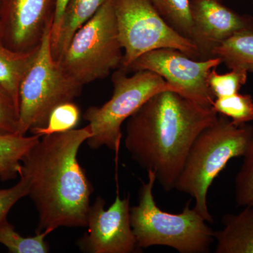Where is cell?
<instances>
[{
    "instance_id": "4",
    "label": "cell",
    "mask_w": 253,
    "mask_h": 253,
    "mask_svg": "<svg viewBox=\"0 0 253 253\" xmlns=\"http://www.w3.org/2000/svg\"><path fill=\"white\" fill-rule=\"evenodd\" d=\"M147 172L148 180L141 184L139 204L130 207L131 226L139 249L164 246L180 253L209 252L214 231L206 219L190 208V202L179 214L160 209L153 194L156 174Z\"/></svg>"
},
{
    "instance_id": "16",
    "label": "cell",
    "mask_w": 253,
    "mask_h": 253,
    "mask_svg": "<svg viewBox=\"0 0 253 253\" xmlns=\"http://www.w3.org/2000/svg\"><path fill=\"white\" fill-rule=\"evenodd\" d=\"M36 49L26 53L13 51L5 45L0 32V85L9 93L18 105L20 83Z\"/></svg>"
},
{
    "instance_id": "11",
    "label": "cell",
    "mask_w": 253,
    "mask_h": 253,
    "mask_svg": "<svg viewBox=\"0 0 253 253\" xmlns=\"http://www.w3.org/2000/svg\"><path fill=\"white\" fill-rule=\"evenodd\" d=\"M56 0H0V32L16 52L33 51L54 21Z\"/></svg>"
},
{
    "instance_id": "20",
    "label": "cell",
    "mask_w": 253,
    "mask_h": 253,
    "mask_svg": "<svg viewBox=\"0 0 253 253\" xmlns=\"http://www.w3.org/2000/svg\"><path fill=\"white\" fill-rule=\"evenodd\" d=\"M80 118L81 111L77 105L73 101L64 103L55 108L50 114L45 126L33 129L31 132L42 136L71 130L78 126Z\"/></svg>"
},
{
    "instance_id": "2",
    "label": "cell",
    "mask_w": 253,
    "mask_h": 253,
    "mask_svg": "<svg viewBox=\"0 0 253 253\" xmlns=\"http://www.w3.org/2000/svg\"><path fill=\"white\" fill-rule=\"evenodd\" d=\"M219 114L170 90L151 96L126 120L125 145L131 158L166 191L174 189L190 149Z\"/></svg>"
},
{
    "instance_id": "22",
    "label": "cell",
    "mask_w": 253,
    "mask_h": 253,
    "mask_svg": "<svg viewBox=\"0 0 253 253\" xmlns=\"http://www.w3.org/2000/svg\"><path fill=\"white\" fill-rule=\"evenodd\" d=\"M248 80V71L231 69L230 72L219 74L214 68L208 76V84L215 98L224 97L239 93Z\"/></svg>"
},
{
    "instance_id": "12",
    "label": "cell",
    "mask_w": 253,
    "mask_h": 253,
    "mask_svg": "<svg viewBox=\"0 0 253 253\" xmlns=\"http://www.w3.org/2000/svg\"><path fill=\"white\" fill-rule=\"evenodd\" d=\"M192 15L191 42L201 60L212 59L214 48L231 37L244 32L253 33V18L238 14L219 0H190Z\"/></svg>"
},
{
    "instance_id": "19",
    "label": "cell",
    "mask_w": 253,
    "mask_h": 253,
    "mask_svg": "<svg viewBox=\"0 0 253 253\" xmlns=\"http://www.w3.org/2000/svg\"><path fill=\"white\" fill-rule=\"evenodd\" d=\"M212 107L218 114L226 116L236 125L253 121V99L249 94L236 93L216 98Z\"/></svg>"
},
{
    "instance_id": "25",
    "label": "cell",
    "mask_w": 253,
    "mask_h": 253,
    "mask_svg": "<svg viewBox=\"0 0 253 253\" xmlns=\"http://www.w3.org/2000/svg\"><path fill=\"white\" fill-rule=\"evenodd\" d=\"M27 182L23 178L17 184L8 189H0V224L7 219L11 208L19 200L28 196Z\"/></svg>"
},
{
    "instance_id": "9",
    "label": "cell",
    "mask_w": 253,
    "mask_h": 253,
    "mask_svg": "<svg viewBox=\"0 0 253 253\" xmlns=\"http://www.w3.org/2000/svg\"><path fill=\"white\" fill-rule=\"evenodd\" d=\"M221 63L219 58L196 60L180 50L163 48L141 55L126 72L149 71L156 73L179 94L198 104L212 107L216 98L208 84V76Z\"/></svg>"
},
{
    "instance_id": "18",
    "label": "cell",
    "mask_w": 253,
    "mask_h": 253,
    "mask_svg": "<svg viewBox=\"0 0 253 253\" xmlns=\"http://www.w3.org/2000/svg\"><path fill=\"white\" fill-rule=\"evenodd\" d=\"M49 234V231H43L33 237H23L15 230L7 219L0 224V244L11 253H49V246L45 238Z\"/></svg>"
},
{
    "instance_id": "6",
    "label": "cell",
    "mask_w": 253,
    "mask_h": 253,
    "mask_svg": "<svg viewBox=\"0 0 253 253\" xmlns=\"http://www.w3.org/2000/svg\"><path fill=\"white\" fill-rule=\"evenodd\" d=\"M123 51L112 1L108 0L75 33L56 61L68 77L84 86L121 68Z\"/></svg>"
},
{
    "instance_id": "26",
    "label": "cell",
    "mask_w": 253,
    "mask_h": 253,
    "mask_svg": "<svg viewBox=\"0 0 253 253\" xmlns=\"http://www.w3.org/2000/svg\"><path fill=\"white\" fill-rule=\"evenodd\" d=\"M68 0H56V10L54 21L51 26V46L54 45L59 36L60 26H61V19Z\"/></svg>"
},
{
    "instance_id": "28",
    "label": "cell",
    "mask_w": 253,
    "mask_h": 253,
    "mask_svg": "<svg viewBox=\"0 0 253 253\" xmlns=\"http://www.w3.org/2000/svg\"><path fill=\"white\" fill-rule=\"evenodd\" d=\"M219 1H221V0H219Z\"/></svg>"
},
{
    "instance_id": "14",
    "label": "cell",
    "mask_w": 253,
    "mask_h": 253,
    "mask_svg": "<svg viewBox=\"0 0 253 253\" xmlns=\"http://www.w3.org/2000/svg\"><path fill=\"white\" fill-rule=\"evenodd\" d=\"M108 0H68L63 12L57 40L51 46L57 61L68 47L75 33L90 20Z\"/></svg>"
},
{
    "instance_id": "27",
    "label": "cell",
    "mask_w": 253,
    "mask_h": 253,
    "mask_svg": "<svg viewBox=\"0 0 253 253\" xmlns=\"http://www.w3.org/2000/svg\"><path fill=\"white\" fill-rule=\"evenodd\" d=\"M152 1L160 14L162 15L163 17L168 23L169 17V8L168 0H152Z\"/></svg>"
},
{
    "instance_id": "10",
    "label": "cell",
    "mask_w": 253,
    "mask_h": 253,
    "mask_svg": "<svg viewBox=\"0 0 253 253\" xmlns=\"http://www.w3.org/2000/svg\"><path fill=\"white\" fill-rule=\"evenodd\" d=\"M101 197L89 208L87 232L78 241L83 253H132L139 249L130 222V198L121 199L117 193L114 203L105 210Z\"/></svg>"
},
{
    "instance_id": "3",
    "label": "cell",
    "mask_w": 253,
    "mask_h": 253,
    "mask_svg": "<svg viewBox=\"0 0 253 253\" xmlns=\"http://www.w3.org/2000/svg\"><path fill=\"white\" fill-rule=\"evenodd\" d=\"M253 132V126L219 115L193 143L174 189L194 199V209L207 222H213L207 203L210 186L231 159L244 156Z\"/></svg>"
},
{
    "instance_id": "17",
    "label": "cell",
    "mask_w": 253,
    "mask_h": 253,
    "mask_svg": "<svg viewBox=\"0 0 253 253\" xmlns=\"http://www.w3.org/2000/svg\"><path fill=\"white\" fill-rule=\"evenodd\" d=\"M230 69L245 70L253 73V33L244 32L223 42L212 52Z\"/></svg>"
},
{
    "instance_id": "15",
    "label": "cell",
    "mask_w": 253,
    "mask_h": 253,
    "mask_svg": "<svg viewBox=\"0 0 253 253\" xmlns=\"http://www.w3.org/2000/svg\"><path fill=\"white\" fill-rule=\"evenodd\" d=\"M41 137L37 134L0 135V180H12L20 176L23 158Z\"/></svg>"
},
{
    "instance_id": "23",
    "label": "cell",
    "mask_w": 253,
    "mask_h": 253,
    "mask_svg": "<svg viewBox=\"0 0 253 253\" xmlns=\"http://www.w3.org/2000/svg\"><path fill=\"white\" fill-rule=\"evenodd\" d=\"M168 2L169 8L168 23L181 36L191 42L194 23L191 1L190 0H168Z\"/></svg>"
},
{
    "instance_id": "21",
    "label": "cell",
    "mask_w": 253,
    "mask_h": 253,
    "mask_svg": "<svg viewBox=\"0 0 253 253\" xmlns=\"http://www.w3.org/2000/svg\"><path fill=\"white\" fill-rule=\"evenodd\" d=\"M244 163L236 177V201L239 206H253V132Z\"/></svg>"
},
{
    "instance_id": "1",
    "label": "cell",
    "mask_w": 253,
    "mask_h": 253,
    "mask_svg": "<svg viewBox=\"0 0 253 253\" xmlns=\"http://www.w3.org/2000/svg\"><path fill=\"white\" fill-rule=\"evenodd\" d=\"M92 135L90 126L42 136L21 161L20 177L38 211L36 234L86 227L94 189L78 159Z\"/></svg>"
},
{
    "instance_id": "24",
    "label": "cell",
    "mask_w": 253,
    "mask_h": 253,
    "mask_svg": "<svg viewBox=\"0 0 253 253\" xmlns=\"http://www.w3.org/2000/svg\"><path fill=\"white\" fill-rule=\"evenodd\" d=\"M18 126V105L9 93L0 85V135L17 134Z\"/></svg>"
},
{
    "instance_id": "8",
    "label": "cell",
    "mask_w": 253,
    "mask_h": 253,
    "mask_svg": "<svg viewBox=\"0 0 253 253\" xmlns=\"http://www.w3.org/2000/svg\"><path fill=\"white\" fill-rule=\"evenodd\" d=\"M124 50L121 68L126 71L145 53L172 48L201 60L196 46L165 20L152 0H111Z\"/></svg>"
},
{
    "instance_id": "5",
    "label": "cell",
    "mask_w": 253,
    "mask_h": 253,
    "mask_svg": "<svg viewBox=\"0 0 253 253\" xmlns=\"http://www.w3.org/2000/svg\"><path fill=\"white\" fill-rule=\"evenodd\" d=\"M51 26L46 29L20 83L19 135H26L28 131L45 126L55 108L72 102L83 89V86L68 77L53 57Z\"/></svg>"
},
{
    "instance_id": "7",
    "label": "cell",
    "mask_w": 253,
    "mask_h": 253,
    "mask_svg": "<svg viewBox=\"0 0 253 253\" xmlns=\"http://www.w3.org/2000/svg\"><path fill=\"white\" fill-rule=\"evenodd\" d=\"M120 68L113 73V93L101 106H91L84 114L92 135L86 141L91 149L107 146L118 153L122 139L121 126L131 115L154 95L170 90L179 93L159 75L149 71H139L128 76Z\"/></svg>"
},
{
    "instance_id": "13",
    "label": "cell",
    "mask_w": 253,
    "mask_h": 253,
    "mask_svg": "<svg viewBox=\"0 0 253 253\" xmlns=\"http://www.w3.org/2000/svg\"><path fill=\"white\" fill-rule=\"evenodd\" d=\"M224 228L214 232L216 253H253V206L222 219Z\"/></svg>"
}]
</instances>
